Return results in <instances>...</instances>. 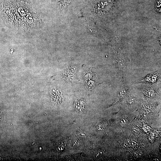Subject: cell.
I'll return each mask as SVG.
<instances>
[{
	"label": "cell",
	"instance_id": "obj_5",
	"mask_svg": "<svg viewBox=\"0 0 161 161\" xmlns=\"http://www.w3.org/2000/svg\"><path fill=\"white\" fill-rule=\"evenodd\" d=\"M128 146V143L126 142H125L124 145H123V147L124 148L127 147Z\"/></svg>",
	"mask_w": 161,
	"mask_h": 161
},
{
	"label": "cell",
	"instance_id": "obj_2",
	"mask_svg": "<svg viewBox=\"0 0 161 161\" xmlns=\"http://www.w3.org/2000/svg\"><path fill=\"white\" fill-rule=\"evenodd\" d=\"M119 93L120 97H122L125 95L127 93V91L124 87H122Z\"/></svg>",
	"mask_w": 161,
	"mask_h": 161
},
{
	"label": "cell",
	"instance_id": "obj_3",
	"mask_svg": "<svg viewBox=\"0 0 161 161\" xmlns=\"http://www.w3.org/2000/svg\"><path fill=\"white\" fill-rule=\"evenodd\" d=\"M130 145L131 146H134L136 144V143L134 141H130L129 143Z\"/></svg>",
	"mask_w": 161,
	"mask_h": 161
},
{
	"label": "cell",
	"instance_id": "obj_1",
	"mask_svg": "<svg viewBox=\"0 0 161 161\" xmlns=\"http://www.w3.org/2000/svg\"><path fill=\"white\" fill-rule=\"evenodd\" d=\"M116 61L117 66L119 68L124 67L126 64V60L122 57H117L116 58Z\"/></svg>",
	"mask_w": 161,
	"mask_h": 161
},
{
	"label": "cell",
	"instance_id": "obj_4",
	"mask_svg": "<svg viewBox=\"0 0 161 161\" xmlns=\"http://www.w3.org/2000/svg\"><path fill=\"white\" fill-rule=\"evenodd\" d=\"M141 152H136L134 153V155L137 157H138L140 156L141 155Z\"/></svg>",
	"mask_w": 161,
	"mask_h": 161
},
{
	"label": "cell",
	"instance_id": "obj_6",
	"mask_svg": "<svg viewBox=\"0 0 161 161\" xmlns=\"http://www.w3.org/2000/svg\"><path fill=\"white\" fill-rule=\"evenodd\" d=\"M134 131H135V132H137L139 131V129L138 128H134Z\"/></svg>",
	"mask_w": 161,
	"mask_h": 161
}]
</instances>
